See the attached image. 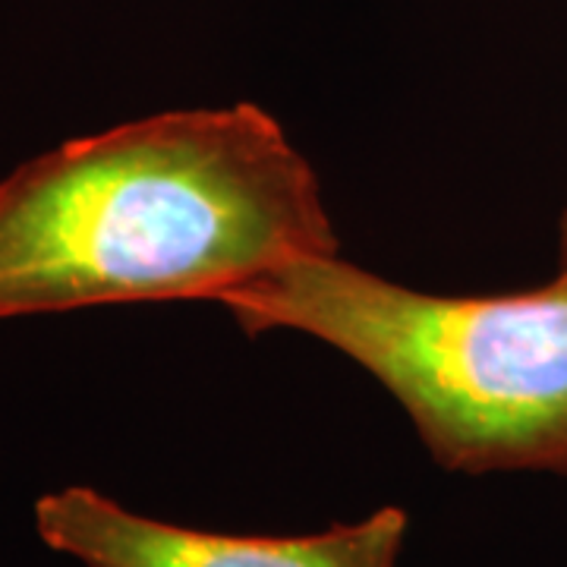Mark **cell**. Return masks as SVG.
I'll list each match as a JSON object with an SVG mask.
<instances>
[{
  "mask_svg": "<svg viewBox=\"0 0 567 567\" xmlns=\"http://www.w3.org/2000/svg\"><path fill=\"white\" fill-rule=\"evenodd\" d=\"M218 303L246 334L297 331L365 369L439 466L567 480V265L536 290L442 297L331 252Z\"/></svg>",
  "mask_w": 567,
  "mask_h": 567,
  "instance_id": "cell-2",
  "label": "cell"
},
{
  "mask_svg": "<svg viewBox=\"0 0 567 567\" xmlns=\"http://www.w3.org/2000/svg\"><path fill=\"white\" fill-rule=\"evenodd\" d=\"M561 244H558V252H561V265H567V208H565V215H561Z\"/></svg>",
  "mask_w": 567,
  "mask_h": 567,
  "instance_id": "cell-4",
  "label": "cell"
},
{
  "mask_svg": "<svg viewBox=\"0 0 567 567\" xmlns=\"http://www.w3.org/2000/svg\"><path fill=\"white\" fill-rule=\"evenodd\" d=\"M341 252L319 174L259 104L70 140L0 181V319L208 300Z\"/></svg>",
  "mask_w": 567,
  "mask_h": 567,
  "instance_id": "cell-1",
  "label": "cell"
},
{
  "mask_svg": "<svg viewBox=\"0 0 567 567\" xmlns=\"http://www.w3.org/2000/svg\"><path fill=\"white\" fill-rule=\"evenodd\" d=\"M404 507L306 536H237L136 514L99 488L66 486L35 502L41 543L85 567H398Z\"/></svg>",
  "mask_w": 567,
  "mask_h": 567,
  "instance_id": "cell-3",
  "label": "cell"
}]
</instances>
